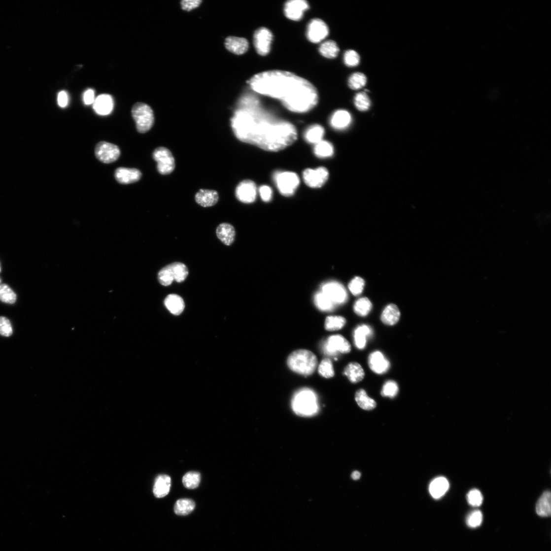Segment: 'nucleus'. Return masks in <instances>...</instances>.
<instances>
[{"mask_svg":"<svg viewBox=\"0 0 551 551\" xmlns=\"http://www.w3.org/2000/svg\"><path fill=\"white\" fill-rule=\"evenodd\" d=\"M242 106L232 121L240 140L272 152L281 151L296 140L295 127L275 118L261 107L257 100L251 99Z\"/></svg>","mask_w":551,"mask_h":551,"instance_id":"f257e3e1","label":"nucleus"},{"mask_svg":"<svg viewBox=\"0 0 551 551\" xmlns=\"http://www.w3.org/2000/svg\"><path fill=\"white\" fill-rule=\"evenodd\" d=\"M344 61L347 67H354L359 65L360 56L354 50H347L344 54Z\"/></svg>","mask_w":551,"mask_h":551,"instance_id":"49530a36","label":"nucleus"},{"mask_svg":"<svg viewBox=\"0 0 551 551\" xmlns=\"http://www.w3.org/2000/svg\"><path fill=\"white\" fill-rule=\"evenodd\" d=\"M248 83L256 93L279 100L286 109L294 112H307L318 103L315 86L291 72L266 71L255 75Z\"/></svg>","mask_w":551,"mask_h":551,"instance_id":"f03ea898","label":"nucleus"},{"mask_svg":"<svg viewBox=\"0 0 551 551\" xmlns=\"http://www.w3.org/2000/svg\"><path fill=\"white\" fill-rule=\"evenodd\" d=\"M273 35L269 29L262 27L254 33L253 42L255 48L261 56L267 55L271 51Z\"/></svg>","mask_w":551,"mask_h":551,"instance_id":"9d476101","label":"nucleus"},{"mask_svg":"<svg viewBox=\"0 0 551 551\" xmlns=\"http://www.w3.org/2000/svg\"><path fill=\"white\" fill-rule=\"evenodd\" d=\"M257 188L251 180H244L239 184L236 190L238 199L244 204H251L256 200Z\"/></svg>","mask_w":551,"mask_h":551,"instance_id":"2eb2a0df","label":"nucleus"},{"mask_svg":"<svg viewBox=\"0 0 551 551\" xmlns=\"http://www.w3.org/2000/svg\"><path fill=\"white\" fill-rule=\"evenodd\" d=\"M344 374L352 383H357L364 379L365 371L357 362H351L345 368Z\"/></svg>","mask_w":551,"mask_h":551,"instance_id":"393cba45","label":"nucleus"},{"mask_svg":"<svg viewBox=\"0 0 551 551\" xmlns=\"http://www.w3.org/2000/svg\"><path fill=\"white\" fill-rule=\"evenodd\" d=\"M322 348L326 355L331 356H336L339 353H349L351 350L349 342L341 335L329 337L323 343Z\"/></svg>","mask_w":551,"mask_h":551,"instance_id":"0eeeda50","label":"nucleus"},{"mask_svg":"<svg viewBox=\"0 0 551 551\" xmlns=\"http://www.w3.org/2000/svg\"><path fill=\"white\" fill-rule=\"evenodd\" d=\"M483 516L481 511H476L469 515L467 519L468 525L472 528L480 526L482 522Z\"/></svg>","mask_w":551,"mask_h":551,"instance_id":"09e8293b","label":"nucleus"},{"mask_svg":"<svg viewBox=\"0 0 551 551\" xmlns=\"http://www.w3.org/2000/svg\"><path fill=\"white\" fill-rule=\"evenodd\" d=\"M449 488V483L446 478L439 477L430 484L429 491L435 499H439L445 494Z\"/></svg>","mask_w":551,"mask_h":551,"instance_id":"cd10ccee","label":"nucleus"},{"mask_svg":"<svg viewBox=\"0 0 551 551\" xmlns=\"http://www.w3.org/2000/svg\"><path fill=\"white\" fill-rule=\"evenodd\" d=\"M367 79L366 75L361 72H355L353 74L348 80V85L350 89L357 90L363 88L367 83Z\"/></svg>","mask_w":551,"mask_h":551,"instance_id":"ea45409f","label":"nucleus"},{"mask_svg":"<svg viewBox=\"0 0 551 551\" xmlns=\"http://www.w3.org/2000/svg\"><path fill=\"white\" fill-rule=\"evenodd\" d=\"M132 111L138 132L141 134L149 132L154 123V113L151 107L147 104L138 103L133 106Z\"/></svg>","mask_w":551,"mask_h":551,"instance_id":"39448f33","label":"nucleus"},{"mask_svg":"<svg viewBox=\"0 0 551 551\" xmlns=\"http://www.w3.org/2000/svg\"><path fill=\"white\" fill-rule=\"evenodd\" d=\"M168 266L172 273L174 280L176 282H182L188 276V270L184 264L176 262Z\"/></svg>","mask_w":551,"mask_h":551,"instance_id":"c9c22d12","label":"nucleus"},{"mask_svg":"<svg viewBox=\"0 0 551 551\" xmlns=\"http://www.w3.org/2000/svg\"><path fill=\"white\" fill-rule=\"evenodd\" d=\"M400 315V311L398 307L394 304H390L383 310L381 316V320L386 325L393 326L399 322Z\"/></svg>","mask_w":551,"mask_h":551,"instance_id":"a878e982","label":"nucleus"},{"mask_svg":"<svg viewBox=\"0 0 551 551\" xmlns=\"http://www.w3.org/2000/svg\"><path fill=\"white\" fill-rule=\"evenodd\" d=\"M361 474L358 471L354 472L352 474V478L355 481L358 480L360 478Z\"/></svg>","mask_w":551,"mask_h":551,"instance_id":"4d7b16f0","label":"nucleus"},{"mask_svg":"<svg viewBox=\"0 0 551 551\" xmlns=\"http://www.w3.org/2000/svg\"><path fill=\"white\" fill-rule=\"evenodd\" d=\"M0 282H1V280H0Z\"/></svg>","mask_w":551,"mask_h":551,"instance_id":"bf43d9fd","label":"nucleus"},{"mask_svg":"<svg viewBox=\"0 0 551 551\" xmlns=\"http://www.w3.org/2000/svg\"><path fill=\"white\" fill-rule=\"evenodd\" d=\"M399 392V387L397 383L393 380L386 381L382 387L381 395L383 397L393 398L395 397Z\"/></svg>","mask_w":551,"mask_h":551,"instance_id":"c03bdc74","label":"nucleus"},{"mask_svg":"<svg viewBox=\"0 0 551 551\" xmlns=\"http://www.w3.org/2000/svg\"><path fill=\"white\" fill-rule=\"evenodd\" d=\"M158 279L159 283L165 286H169L172 283L174 278L168 266L159 271L158 274Z\"/></svg>","mask_w":551,"mask_h":551,"instance_id":"a18cd8bd","label":"nucleus"},{"mask_svg":"<svg viewBox=\"0 0 551 551\" xmlns=\"http://www.w3.org/2000/svg\"><path fill=\"white\" fill-rule=\"evenodd\" d=\"M352 122L351 114L345 110H339L333 113L330 119V125L335 129L342 130L349 127Z\"/></svg>","mask_w":551,"mask_h":551,"instance_id":"6ab92c4d","label":"nucleus"},{"mask_svg":"<svg viewBox=\"0 0 551 551\" xmlns=\"http://www.w3.org/2000/svg\"><path fill=\"white\" fill-rule=\"evenodd\" d=\"M292 408L297 414L310 416L318 410L317 397L314 391L309 388L298 390L292 401Z\"/></svg>","mask_w":551,"mask_h":551,"instance_id":"20e7f679","label":"nucleus"},{"mask_svg":"<svg viewBox=\"0 0 551 551\" xmlns=\"http://www.w3.org/2000/svg\"><path fill=\"white\" fill-rule=\"evenodd\" d=\"M309 8V4L305 0H291L285 3L284 11L288 19L299 21L302 19L304 12Z\"/></svg>","mask_w":551,"mask_h":551,"instance_id":"4468645a","label":"nucleus"},{"mask_svg":"<svg viewBox=\"0 0 551 551\" xmlns=\"http://www.w3.org/2000/svg\"><path fill=\"white\" fill-rule=\"evenodd\" d=\"M171 486V479L167 475H159L156 478L153 493L157 498H162L169 494Z\"/></svg>","mask_w":551,"mask_h":551,"instance_id":"412c9836","label":"nucleus"},{"mask_svg":"<svg viewBox=\"0 0 551 551\" xmlns=\"http://www.w3.org/2000/svg\"><path fill=\"white\" fill-rule=\"evenodd\" d=\"M329 34V28L322 20L314 19L309 23L307 35L309 41L317 43L324 40Z\"/></svg>","mask_w":551,"mask_h":551,"instance_id":"ddd939ff","label":"nucleus"},{"mask_svg":"<svg viewBox=\"0 0 551 551\" xmlns=\"http://www.w3.org/2000/svg\"><path fill=\"white\" fill-rule=\"evenodd\" d=\"M113 100L111 96L107 94L101 95L95 100L94 109L95 112L101 115L110 114L113 108Z\"/></svg>","mask_w":551,"mask_h":551,"instance_id":"aec40b11","label":"nucleus"},{"mask_svg":"<svg viewBox=\"0 0 551 551\" xmlns=\"http://www.w3.org/2000/svg\"><path fill=\"white\" fill-rule=\"evenodd\" d=\"M336 306L345 303L347 298L345 288L339 282L332 281L324 284L321 291Z\"/></svg>","mask_w":551,"mask_h":551,"instance_id":"9b49d317","label":"nucleus"},{"mask_svg":"<svg viewBox=\"0 0 551 551\" xmlns=\"http://www.w3.org/2000/svg\"><path fill=\"white\" fill-rule=\"evenodd\" d=\"M318 373L325 379H330L335 376V370L330 359H323L318 366Z\"/></svg>","mask_w":551,"mask_h":551,"instance_id":"37998d69","label":"nucleus"},{"mask_svg":"<svg viewBox=\"0 0 551 551\" xmlns=\"http://www.w3.org/2000/svg\"><path fill=\"white\" fill-rule=\"evenodd\" d=\"M201 482V474L197 472L187 473L183 477L182 482L184 486L190 489L198 487Z\"/></svg>","mask_w":551,"mask_h":551,"instance_id":"58836bf2","label":"nucleus"},{"mask_svg":"<svg viewBox=\"0 0 551 551\" xmlns=\"http://www.w3.org/2000/svg\"><path fill=\"white\" fill-rule=\"evenodd\" d=\"M551 492L545 491L536 504V510L538 515L542 517H548L551 514Z\"/></svg>","mask_w":551,"mask_h":551,"instance_id":"c756f323","label":"nucleus"},{"mask_svg":"<svg viewBox=\"0 0 551 551\" xmlns=\"http://www.w3.org/2000/svg\"><path fill=\"white\" fill-rule=\"evenodd\" d=\"M325 130L322 126L313 125L306 130L304 137L308 142L315 144L323 140Z\"/></svg>","mask_w":551,"mask_h":551,"instance_id":"c85d7f7f","label":"nucleus"},{"mask_svg":"<svg viewBox=\"0 0 551 551\" xmlns=\"http://www.w3.org/2000/svg\"><path fill=\"white\" fill-rule=\"evenodd\" d=\"M334 148L332 143L324 140L315 144L314 148V154L321 158L331 157L334 154Z\"/></svg>","mask_w":551,"mask_h":551,"instance_id":"473e14b6","label":"nucleus"},{"mask_svg":"<svg viewBox=\"0 0 551 551\" xmlns=\"http://www.w3.org/2000/svg\"><path fill=\"white\" fill-rule=\"evenodd\" d=\"M346 324V320L342 316H329L326 317L325 328L326 330L337 331L342 329Z\"/></svg>","mask_w":551,"mask_h":551,"instance_id":"4c0bfd02","label":"nucleus"},{"mask_svg":"<svg viewBox=\"0 0 551 551\" xmlns=\"http://www.w3.org/2000/svg\"><path fill=\"white\" fill-rule=\"evenodd\" d=\"M319 52L327 59H333L338 56L340 49L336 41L328 40L322 43L319 48Z\"/></svg>","mask_w":551,"mask_h":551,"instance_id":"2f4dec72","label":"nucleus"},{"mask_svg":"<svg viewBox=\"0 0 551 551\" xmlns=\"http://www.w3.org/2000/svg\"><path fill=\"white\" fill-rule=\"evenodd\" d=\"M217 238L225 245H230L236 238V230L233 226L228 223L221 224L216 231Z\"/></svg>","mask_w":551,"mask_h":551,"instance_id":"b1692460","label":"nucleus"},{"mask_svg":"<svg viewBox=\"0 0 551 551\" xmlns=\"http://www.w3.org/2000/svg\"><path fill=\"white\" fill-rule=\"evenodd\" d=\"M369 366L371 370L378 374H383L390 368V362L380 351L372 353L368 359Z\"/></svg>","mask_w":551,"mask_h":551,"instance_id":"dca6fc26","label":"nucleus"},{"mask_svg":"<svg viewBox=\"0 0 551 551\" xmlns=\"http://www.w3.org/2000/svg\"><path fill=\"white\" fill-rule=\"evenodd\" d=\"M354 103L356 108L361 111L369 110L371 107V100L365 92H360L356 95Z\"/></svg>","mask_w":551,"mask_h":551,"instance_id":"a19ab883","label":"nucleus"},{"mask_svg":"<svg viewBox=\"0 0 551 551\" xmlns=\"http://www.w3.org/2000/svg\"><path fill=\"white\" fill-rule=\"evenodd\" d=\"M58 104L62 108L66 107L68 104L69 98L66 92L62 91L58 95Z\"/></svg>","mask_w":551,"mask_h":551,"instance_id":"6e6d98bb","label":"nucleus"},{"mask_svg":"<svg viewBox=\"0 0 551 551\" xmlns=\"http://www.w3.org/2000/svg\"><path fill=\"white\" fill-rule=\"evenodd\" d=\"M95 155L100 162L104 164H110L119 158L120 150L115 144L106 141H101L96 145Z\"/></svg>","mask_w":551,"mask_h":551,"instance_id":"1a4fd4ad","label":"nucleus"},{"mask_svg":"<svg viewBox=\"0 0 551 551\" xmlns=\"http://www.w3.org/2000/svg\"><path fill=\"white\" fill-rule=\"evenodd\" d=\"M274 181L279 192L284 196L294 195L300 184V179L294 172L277 171L274 173Z\"/></svg>","mask_w":551,"mask_h":551,"instance_id":"423d86ee","label":"nucleus"},{"mask_svg":"<svg viewBox=\"0 0 551 551\" xmlns=\"http://www.w3.org/2000/svg\"><path fill=\"white\" fill-rule=\"evenodd\" d=\"M202 2V1H200V0H193V1L192 0L191 1L184 0V1H181L180 3L182 9L190 11L198 7Z\"/></svg>","mask_w":551,"mask_h":551,"instance_id":"864d4df0","label":"nucleus"},{"mask_svg":"<svg viewBox=\"0 0 551 551\" xmlns=\"http://www.w3.org/2000/svg\"><path fill=\"white\" fill-rule=\"evenodd\" d=\"M315 306L323 311H330L336 307L329 298L321 291L317 293L314 297Z\"/></svg>","mask_w":551,"mask_h":551,"instance_id":"f704fd0d","label":"nucleus"},{"mask_svg":"<svg viewBox=\"0 0 551 551\" xmlns=\"http://www.w3.org/2000/svg\"><path fill=\"white\" fill-rule=\"evenodd\" d=\"M364 286V280L361 277H356L352 280L348 287L353 295L358 296L363 291Z\"/></svg>","mask_w":551,"mask_h":551,"instance_id":"de8ad7c7","label":"nucleus"},{"mask_svg":"<svg viewBox=\"0 0 551 551\" xmlns=\"http://www.w3.org/2000/svg\"><path fill=\"white\" fill-rule=\"evenodd\" d=\"M287 364L293 372L305 376L311 375L317 365L316 356L307 350H298L289 355Z\"/></svg>","mask_w":551,"mask_h":551,"instance_id":"7ed1b4c3","label":"nucleus"},{"mask_svg":"<svg viewBox=\"0 0 551 551\" xmlns=\"http://www.w3.org/2000/svg\"><path fill=\"white\" fill-rule=\"evenodd\" d=\"M373 330L371 327L363 324L358 326L354 332V340L358 349L362 350L366 346L367 338L372 336Z\"/></svg>","mask_w":551,"mask_h":551,"instance_id":"5701e85b","label":"nucleus"},{"mask_svg":"<svg viewBox=\"0 0 551 551\" xmlns=\"http://www.w3.org/2000/svg\"><path fill=\"white\" fill-rule=\"evenodd\" d=\"M195 198L198 205L207 207L216 205L219 197L218 193L215 191L202 189L197 193Z\"/></svg>","mask_w":551,"mask_h":551,"instance_id":"4be33fe9","label":"nucleus"},{"mask_svg":"<svg viewBox=\"0 0 551 551\" xmlns=\"http://www.w3.org/2000/svg\"><path fill=\"white\" fill-rule=\"evenodd\" d=\"M372 309V304L370 300L366 297L357 300L354 306L355 313L360 316H366L369 314Z\"/></svg>","mask_w":551,"mask_h":551,"instance_id":"e433bc0d","label":"nucleus"},{"mask_svg":"<svg viewBox=\"0 0 551 551\" xmlns=\"http://www.w3.org/2000/svg\"><path fill=\"white\" fill-rule=\"evenodd\" d=\"M355 400L359 407L366 411H371L376 407V402L370 398L364 389H360L355 394Z\"/></svg>","mask_w":551,"mask_h":551,"instance_id":"7c9ffc66","label":"nucleus"},{"mask_svg":"<svg viewBox=\"0 0 551 551\" xmlns=\"http://www.w3.org/2000/svg\"><path fill=\"white\" fill-rule=\"evenodd\" d=\"M83 100L86 105H90L94 103L95 100L94 90L92 89L87 90L84 94Z\"/></svg>","mask_w":551,"mask_h":551,"instance_id":"5fc2aeb1","label":"nucleus"},{"mask_svg":"<svg viewBox=\"0 0 551 551\" xmlns=\"http://www.w3.org/2000/svg\"><path fill=\"white\" fill-rule=\"evenodd\" d=\"M165 305L173 315H179L184 310L185 304L183 299L176 294L168 295L165 300Z\"/></svg>","mask_w":551,"mask_h":551,"instance_id":"bb28decb","label":"nucleus"},{"mask_svg":"<svg viewBox=\"0 0 551 551\" xmlns=\"http://www.w3.org/2000/svg\"><path fill=\"white\" fill-rule=\"evenodd\" d=\"M16 300V294L9 286L5 284L0 285V301L12 304L15 303Z\"/></svg>","mask_w":551,"mask_h":551,"instance_id":"79ce46f5","label":"nucleus"},{"mask_svg":"<svg viewBox=\"0 0 551 551\" xmlns=\"http://www.w3.org/2000/svg\"><path fill=\"white\" fill-rule=\"evenodd\" d=\"M329 172L324 167L316 169H308L303 172L304 181L311 188L321 187L327 181Z\"/></svg>","mask_w":551,"mask_h":551,"instance_id":"f8f14e48","label":"nucleus"},{"mask_svg":"<svg viewBox=\"0 0 551 551\" xmlns=\"http://www.w3.org/2000/svg\"><path fill=\"white\" fill-rule=\"evenodd\" d=\"M142 176L141 172L134 168H119L115 170L114 177L119 183L128 184L138 181Z\"/></svg>","mask_w":551,"mask_h":551,"instance_id":"f3484780","label":"nucleus"},{"mask_svg":"<svg viewBox=\"0 0 551 551\" xmlns=\"http://www.w3.org/2000/svg\"><path fill=\"white\" fill-rule=\"evenodd\" d=\"M12 325L8 319L0 316V335L9 337L12 335Z\"/></svg>","mask_w":551,"mask_h":551,"instance_id":"3c124183","label":"nucleus"},{"mask_svg":"<svg viewBox=\"0 0 551 551\" xmlns=\"http://www.w3.org/2000/svg\"><path fill=\"white\" fill-rule=\"evenodd\" d=\"M195 502L190 499H181L178 500L174 507V511L179 516H186L191 514L195 509Z\"/></svg>","mask_w":551,"mask_h":551,"instance_id":"72a5a7b5","label":"nucleus"},{"mask_svg":"<svg viewBox=\"0 0 551 551\" xmlns=\"http://www.w3.org/2000/svg\"><path fill=\"white\" fill-rule=\"evenodd\" d=\"M153 157L157 163L158 171L162 175H168L175 169V159L168 149L157 148L153 153Z\"/></svg>","mask_w":551,"mask_h":551,"instance_id":"6e6552de","label":"nucleus"},{"mask_svg":"<svg viewBox=\"0 0 551 551\" xmlns=\"http://www.w3.org/2000/svg\"><path fill=\"white\" fill-rule=\"evenodd\" d=\"M225 46L232 53L241 55L248 51L249 44L248 40L244 38L228 36L225 39Z\"/></svg>","mask_w":551,"mask_h":551,"instance_id":"a211bd4d","label":"nucleus"},{"mask_svg":"<svg viewBox=\"0 0 551 551\" xmlns=\"http://www.w3.org/2000/svg\"><path fill=\"white\" fill-rule=\"evenodd\" d=\"M259 193L262 199L266 202L270 201L273 197L272 188L268 185H263L259 187Z\"/></svg>","mask_w":551,"mask_h":551,"instance_id":"603ef678","label":"nucleus"},{"mask_svg":"<svg viewBox=\"0 0 551 551\" xmlns=\"http://www.w3.org/2000/svg\"><path fill=\"white\" fill-rule=\"evenodd\" d=\"M0 271H1V268H0Z\"/></svg>","mask_w":551,"mask_h":551,"instance_id":"13d9d810","label":"nucleus"},{"mask_svg":"<svg viewBox=\"0 0 551 551\" xmlns=\"http://www.w3.org/2000/svg\"><path fill=\"white\" fill-rule=\"evenodd\" d=\"M469 503L473 506H480L483 502V496L482 492L478 489L471 490L468 495Z\"/></svg>","mask_w":551,"mask_h":551,"instance_id":"8fccbe9b","label":"nucleus"}]
</instances>
